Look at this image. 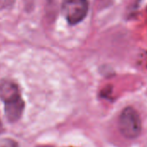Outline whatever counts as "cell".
I'll use <instances>...</instances> for the list:
<instances>
[{
	"instance_id": "cell-1",
	"label": "cell",
	"mask_w": 147,
	"mask_h": 147,
	"mask_svg": "<svg viewBox=\"0 0 147 147\" xmlns=\"http://www.w3.org/2000/svg\"><path fill=\"white\" fill-rule=\"evenodd\" d=\"M0 99L5 104L6 118L10 122L16 121L21 117L24 106L17 85L10 80L1 81Z\"/></svg>"
},
{
	"instance_id": "cell-2",
	"label": "cell",
	"mask_w": 147,
	"mask_h": 147,
	"mask_svg": "<svg viewBox=\"0 0 147 147\" xmlns=\"http://www.w3.org/2000/svg\"><path fill=\"white\" fill-rule=\"evenodd\" d=\"M119 127L123 136L135 139L141 133V120L138 112L132 107L126 108L119 120Z\"/></svg>"
},
{
	"instance_id": "cell-3",
	"label": "cell",
	"mask_w": 147,
	"mask_h": 147,
	"mask_svg": "<svg viewBox=\"0 0 147 147\" xmlns=\"http://www.w3.org/2000/svg\"><path fill=\"white\" fill-rule=\"evenodd\" d=\"M62 11L71 25L81 22L87 16L88 11V0H62Z\"/></svg>"
},
{
	"instance_id": "cell-4",
	"label": "cell",
	"mask_w": 147,
	"mask_h": 147,
	"mask_svg": "<svg viewBox=\"0 0 147 147\" xmlns=\"http://www.w3.org/2000/svg\"><path fill=\"white\" fill-rule=\"evenodd\" d=\"M0 147H18V145L11 139H2L0 140Z\"/></svg>"
},
{
	"instance_id": "cell-5",
	"label": "cell",
	"mask_w": 147,
	"mask_h": 147,
	"mask_svg": "<svg viewBox=\"0 0 147 147\" xmlns=\"http://www.w3.org/2000/svg\"><path fill=\"white\" fill-rule=\"evenodd\" d=\"M15 0H0V7L2 8H7L9 6H11L13 4Z\"/></svg>"
},
{
	"instance_id": "cell-6",
	"label": "cell",
	"mask_w": 147,
	"mask_h": 147,
	"mask_svg": "<svg viewBox=\"0 0 147 147\" xmlns=\"http://www.w3.org/2000/svg\"><path fill=\"white\" fill-rule=\"evenodd\" d=\"M1 131H2V124L0 122V133H1Z\"/></svg>"
}]
</instances>
